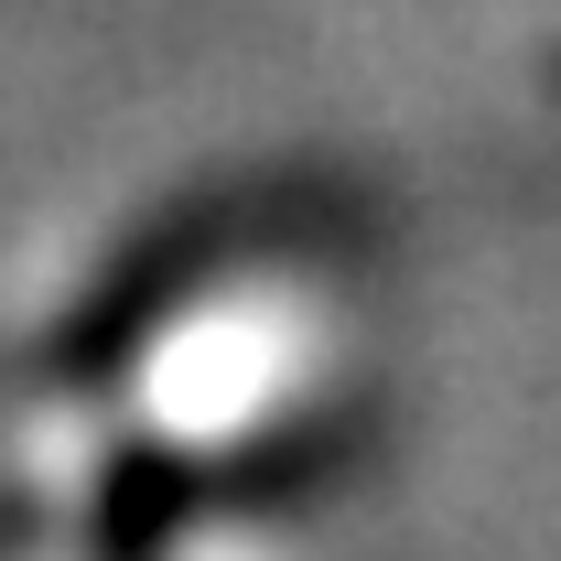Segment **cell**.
<instances>
[{"mask_svg":"<svg viewBox=\"0 0 561 561\" xmlns=\"http://www.w3.org/2000/svg\"><path fill=\"white\" fill-rule=\"evenodd\" d=\"M551 87H561V55H551Z\"/></svg>","mask_w":561,"mask_h":561,"instance_id":"obj_4","label":"cell"},{"mask_svg":"<svg viewBox=\"0 0 561 561\" xmlns=\"http://www.w3.org/2000/svg\"><path fill=\"white\" fill-rule=\"evenodd\" d=\"M335 454H346L335 421H271V432H249L238 454H216V465H206V507H280V496L324 486Z\"/></svg>","mask_w":561,"mask_h":561,"instance_id":"obj_3","label":"cell"},{"mask_svg":"<svg viewBox=\"0 0 561 561\" xmlns=\"http://www.w3.org/2000/svg\"><path fill=\"white\" fill-rule=\"evenodd\" d=\"M260 249V216L249 206H206V216H173V227H151L119 271L87 291V313H76V335H66V367L76 378H119L195 291H206L216 271H238Z\"/></svg>","mask_w":561,"mask_h":561,"instance_id":"obj_1","label":"cell"},{"mask_svg":"<svg viewBox=\"0 0 561 561\" xmlns=\"http://www.w3.org/2000/svg\"><path fill=\"white\" fill-rule=\"evenodd\" d=\"M184 518H206V454L184 443H130L98 486V551L108 561H162L184 540Z\"/></svg>","mask_w":561,"mask_h":561,"instance_id":"obj_2","label":"cell"}]
</instances>
